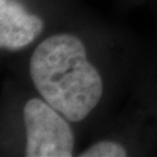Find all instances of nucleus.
<instances>
[{"label":"nucleus","instance_id":"nucleus-1","mask_svg":"<svg viewBox=\"0 0 157 157\" xmlns=\"http://www.w3.org/2000/svg\"><path fill=\"white\" fill-rule=\"evenodd\" d=\"M30 76L39 94L68 121H82L102 96L100 73L86 59L81 41L71 34L45 39L30 59Z\"/></svg>","mask_w":157,"mask_h":157},{"label":"nucleus","instance_id":"nucleus-3","mask_svg":"<svg viewBox=\"0 0 157 157\" xmlns=\"http://www.w3.org/2000/svg\"><path fill=\"white\" fill-rule=\"evenodd\" d=\"M42 20L14 0H0V45L17 50L28 46L42 30Z\"/></svg>","mask_w":157,"mask_h":157},{"label":"nucleus","instance_id":"nucleus-2","mask_svg":"<svg viewBox=\"0 0 157 157\" xmlns=\"http://www.w3.org/2000/svg\"><path fill=\"white\" fill-rule=\"evenodd\" d=\"M60 113L46 101L32 98L24 107L28 157H70L73 134Z\"/></svg>","mask_w":157,"mask_h":157},{"label":"nucleus","instance_id":"nucleus-4","mask_svg":"<svg viewBox=\"0 0 157 157\" xmlns=\"http://www.w3.org/2000/svg\"><path fill=\"white\" fill-rule=\"evenodd\" d=\"M126 149L114 141H100L82 152V157H124Z\"/></svg>","mask_w":157,"mask_h":157}]
</instances>
